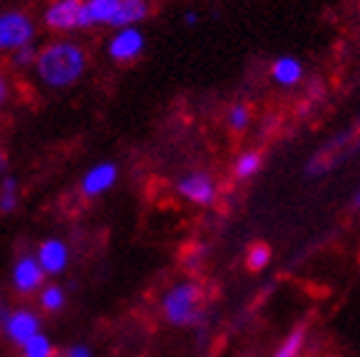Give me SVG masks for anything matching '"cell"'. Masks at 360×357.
I'll list each match as a JSON object with an SVG mask.
<instances>
[{
  "label": "cell",
  "mask_w": 360,
  "mask_h": 357,
  "mask_svg": "<svg viewBox=\"0 0 360 357\" xmlns=\"http://www.w3.org/2000/svg\"><path fill=\"white\" fill-rule=\"evenodd\" d=\"M46 273H44L41 263L39 258L34 255H21V258H15L13 263V271H11V286L18 296H31V294H39V291L46 286Z\"/></svg>",
  "instance_id": "5b68a950"
},
{
  "label": "cell",
  "mask_w": 360,
  "mask_h": 357,
  "mask_svg": "<svg viewBox=\"0 0 360 357\" xmlns=\"http://www.w3.org/2000/svg\"><path fill=\"white\" fill-rule=\"evenodd\" d=\"M123 0H84L82 6V23L79 31H90L97 26H110Z\"/></svg>",
  "instance_id": "8fae6325"
},
{
  "label": "cell",
  "mask_w": 360,
  "mask_h": 357,
  "mask_svg": "<svg viewBox=\"0 0 360 357\" xmlns=\"http://www.w3.org/2000/svg\"><path fill=\"white\" fill-rule=\"evenodd\" d=\"M118 181V164L112 161H100V164L90 166L82 176V184H79V192L84 197H103L105 192H110Z\"/></svg>",
  "instance_id": "9c48e42d"
},
{
  "label": "cell",
  "mask_w": 360,
  "mask_h": 357,
  "mask_svg": "<svg viewBox=\"0 0 360 357\" xmlns=\"http://www.w3.org/2000/svg\"><path fill=\"white\" fill-rule=\"evenodd\" d=\"M261 166H264V156H261V153L258 151H243L240 156L236 158L233 174H236L238 178H250L261 171Z\"/></svg>",
  "instance_id": "e0dca14e"
},
{
  "label": "cell",
  "mask_w": 360,
  "mask_h": 357,
  "mask_svg": "<svg viewBox=\"0 0 360 357\" xmlns=\"http://www.w3.org/2000/svg\"><path fill=\"white\" fill-rule=\"evenodd\" d=\"M67 304V291L59 286V283H46L41 291H39V306L49 314H56V311L64 309Z\"/></svg>",
  "instance_id": "9a60e30c"
},
{
  "label": "cell",
  "mask_w": 360,
  "mask_h": 357,
  "mask_svg": "<svg viewBox=\"0 0 360 357\" xmlns=\"http://www.w3.org/2000/svg\"><path fill=\"white\" fill-rule=\"evenodd\" d=\"M176 194L189 205L210 207L217 200V184L207 171H189L176 181Z\"/></svg>",
  "instance_id": "8992f818"
},
{
  "label": "cell",
  "mask_w": 360,
  "mask_h": 357,
  "mask_svg": "<svg viewBox=\"0 0 360 357\" xmlns=\"http://www.w3.org/2000/svg\"><path fill=\"white\" fill-rule=\"evenodd\" d=\"M148 13H151V3L148 0H123L115 18H112L110 28L118 31V28L139 26V23H143L148 18Z\"/></svg>",
  "instance_id": "4fadbf2b"
},
{
  "label": "cell",
  "mask_w": 360,
  "mask_h": 357,
  "mask_svg": "<svg viewBox=\"0 0 360 357\" xmlns=\"http://www.w3.org/2000/svg\"><path fill=\"white\" fill-rule=\"evenodd\" d=\"M18 197H21L18 178L11 174L0 176V214H13L18 209Z\"/></svg>",
  "instance_id": "5bb4252c"
},
{
  "label": "cell",
  "mask_w": 360,
  "mask_h": 357,
  "mask_svg": "<svg viewBox=\"0 0 360 357\" xmlns=\"http://www.w3.org/2000/svg\"><path fill=\"white\" fill-rule=\"evenodd\" d=\"M302 77H304V64L299 62L297 56L284 54L271 64V79H274L278 87H286V89L297 87V84L302 82Z\"/></svg>",
  "instance_id": "7c38bea8"
},
{
  "label": "cell",
  "mask_w": 360,
  "mask_h": 357,
  "mask_svg": "<svg viewBox=\"0 0 360 357\" xmlns=\"http://www.w3.org/2000/svg\"><path fill=\"white\" fill-rule=\"evenodd\" d=\"M358 131H360V120H358Z\"/></svg>",
  "instance_id": "83f0119b"
},
{
  "label": "cell",
  "mask_w": 360,
  "mask_h": 357,
  "mask_svg": "<svg viewBox=\"0 0 360 357\" xmlns=\"http://www.w3.org/2000/svg\"><path fill=\"white\" fill-rule=\"evenodd\" d=\"M271 263V247L266 242H253L248 247V255H245V266L248 271H264L266 266Z\"/></svg>",
  "instance_id": "ffe728a7"
},
{
  "label": "cell",
  "mask_w": 360,
  "mask_h": 357,
  "mask_svg": "<svg viewBox=\"0 0 360 357\" xmlns=\"http://www.w3.org/2000/svg\"><path fill=\"white\" fill-rule=\"evenodd\" d=\"M8 314H11V309H8L6 299L0 296V327H3V322H6V319H8Z\"/></svg>",
  "instance_id": "cb8c5ba5"
},
{
  "label": "cell",
  "mask_w": 360,
  "mask_h": 357,
  "mask_svg": "<svg viewBox=\"0 0 360 357\" xmlns=\"http://www.w3.org/2000/svg\"><path fill=\"white\" fill-rule=\"evenodd\" d=\"M3 335H6L8 342H13L15 347H23L31 337L41 335V316L36 314L34 309H28V306L11 309L8 319L3 322Z\"/></svg>",
  "instance_id": "52a82bcc"
},
{
  "label": "cell",
  "mask_w": 360,
  "mask_h": 357,
  "mask_svg": "<svg viewBox=\"0 0 360 357\" xmlns=\"http://www.w3.org/2000/svg\"><path fill=\"white\" fill-rule=\"evenodd\" d=\"M36 258H39L46 275H62L70 266V245L59 238H46L36 247Z\"/></svg>",
  "instance_id": "30bf717a"
},
{
  "label": "cell",
  "mask_w": 360,
  "mask_h": 357,
  "mask_svg": "<svg viewBox=\"0 0 360 357\" xmlns=\"http://www.w3.org/2000/svg\"><path fill=\"white\" fill-rule=\"evenodd\" d=\"M8 100H11V79H8V74L0 69V110L8 105Z\"/></svg>",
  "instance_id": "7402d4cb"
},
{
  "label": "cell",
  "mask_w": 360,
  "mask_h": 357,
  "mask_svg": "<svg viewBox=\"0 0 360 357\" xmlns=\"http://www.w3.org/2000/svg\"><path fill=\"white\" fill-rule=\"evenodd\" d=\"M143 48H146V36L139 26L118 28L110 36V41H108V56H110L112 62L128 64V62H136L143 54Z\"/></svg>",
  "instance_id": "ba28073f"
},
{
  "label": "cell",
  "mask_w": 360,
  "mask_h": 357,
  "mask_svg": "<svg viewBox=\"0 0 360 357\" xmlns=\"http://www.w3.org/2000/svg\"><path fill=\"white\" fill-rule=\"evenodd\" d=\"M353 209H360V186H358V192L353 194Z\"/></svg>",
  "instance_id": "4316f807"
},
{
  "label": "cell",
  "mask_w": 360,
  "mask_h": 357,
  "mask_svg": "<svg viewBox=\"0 0 360 357\" xmlns=\"http://www.w3.org/2000/svg\"><path fill=\"white\" fill-rule=\"evenodd\" d=\"M36 41V21L26 11L11 8L0 11V51L13 54L18 48Z\"/></svg>",
  "instance_id": "3957f363"
},
{
  "label": "cell",
  "mask_w": 360,
  "mask_h": 357,
  "mask_svg": "<svg viewBox=\"0 0 360 357\" xmlns=\"http://www.w3.org/2000/svg\"><path fill=\"white\" fill-rule=\"evenodd\" d=\"M82 6H84V0H51L41 13L44 26H46L51 34L79 31V23H82Z\"/></svg>",
  "instance_id": "277c9868"
},
{
  "label": "cell",
  "mask_w": 360,
  "mask_h": 357,
  "mask_svg": "<svg viewBox=\"0 0 360 357\" xmlns=\"http://www.w3.org/2000/svg\"><path fill=\"white\" fill-rule=\"evenodd\" d=\"M8 174V153L0 151V176H6Z\"/></svg>",
  "instance_id": "d4e9b609"
},
{
  "label": "cell",
  "mask_w": 360,
  "mask_h": 357,
  "mask_svg": "<svg viewBox=\"0 0 360 357\" xmlns=\"http://www.w3.org/2000/svg\"><path fill=\"white\" fill-rule=\"evenodd\" d=\"M304 342H307V332L299 327V330L289 332V335L281 339V344L274 350V355L271 357H302V352H304Z\"/></svg>",
  "instance_id": "2e32d148"
},
{
  "label": "cell",
  "mask_w": 360,
  "mask_h": 357,
  "mask_svg": "<svg viewBox=\"0 0 360 357\" xmlns=\"http://www.w3.org/2000/svg\"><path fill=\"white\" fill-rule=\"evenodd\" d=\"M200 21V18H197V13H194V11H189V13H184V23H187V26H194V23Z\"/></svg>",
  "instance_id": "484cf974"
},
{
  "label": "cell",
  "mask_w": 360,
  "mask_h": 357,
  "mask_svg": "<svg viewBox=\"0 0 360 357\" xmlns=\"http://www.w3.org/2000/svg\"><path fill=\"white\" fill-rule=\"evenodd\" d=\"M36 59H39V48H36V44H28V46L18 48V51L11 54V67L13 69L36 67Z\"/></svg>",
  "instance_id": "44dd1931"
},
{
  "label": "cell",
  "mask_w": 360,
  "mask_h": 357,
  "mask_svg": "<svg viewBox=\"0 0 360 357\" xmlns=\"http://www.w3.org/2000/svg\"><path fill=\"white\" fill-rule=\"evenodd\" d=\"M64 357H95V352H92L90 344H72L70 350L64 352Z\"/></svg>",
  "instance_id": "603a6c76"
},
{
  "label": "cell",
  "mask_w": 360,
  "mask_h": 357,
  "mask_svg": "<svg viewBox=\"0 0 360 357\" xmlns=\"http://www.w3.org/2000/svg\"><path fill=\"white\" fill-rule=\"evenodd\" d=\"M21 355L23 357H54V342L41 332V335L31 337V339L23 344Z\"/></svg>",
  "instance_id": "d6986e66"
},
{
  "label": "cell",
  "mask_w": 360,
  "mask_h": 357,
  "mask_svg": "<svg viewBox=\"0 0 360 357\" xmlns=\"http://www.w3.org/2000/svg\"><path fill=\"white\" fill-rule=\"evenodd\" d=\"M202 301H205L202 283L187 278V281L174 283L161 296V314L172 327H194L202 322Z\"/></svg>",
  "instance_id": "7a4b0ae2"
},
{
  "label": "cell",
  "mask_w": 360,
  "mask_h": 357,
  "mask_svg": "<svg viewBox=\"0 0 360 357\" xmlns=\"http://www.w3.org/2000/svg\"><path fill=\"white\" fill-rule=\"evenodd\" d=\"M34 72L46 89H70L87 72V51L72 39H54L39 48Z\"/></svg>",
  "instance_id": "6da1fadb"
},
{
  "label": "cell",
  "mask_w": 360,
  "mask_h": 357,
  "mask_svg": "<svg viewBox=\"0 0 360 357\" xmlns=\"http://www.w3.org/2000/svg\"><path fill=\"white\" fill-rule=\"evenodd\" d=\"M225 123H228V128L233 133H243L250 125V108L245 103H233L228 108Z\"/></svg>",
  "instance_id": "ac0fdd59"
}]
</instances>
